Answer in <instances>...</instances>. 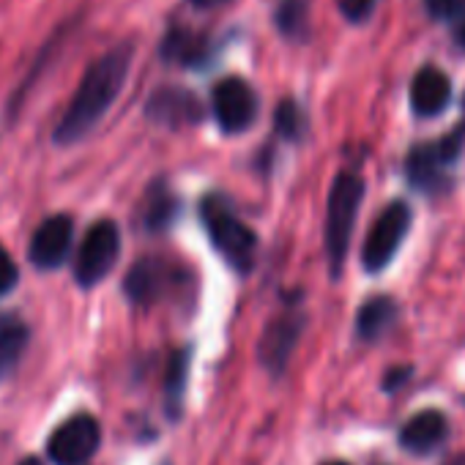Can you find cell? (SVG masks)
Segmentation results:
<instances>
[{"mask_svg": "<svg viewBox=\"0 0 465 465\" xmlns=\"http://www.w3.org/2000/svg\"><path fill=\"white\" fill-rule=\"evenodd\" d=\"M200 216L205 224V232L216 252L239 272H250L255 266L258 255V236L252 232L250 224H244L232 208L227 205L224 197L208 194L200 205Z\"/></svg>", "mask_w": 465, "mask_h": 465, "instance_id": "obj_2", "label": "cell"}, {"mask_svg": "<svg viewBox=\"0 0 465 465\" xmlns=\"http://www.w3.org/2000/svg\"><path fill=\"white\" fill-rule=\"evenodd\" d=\"M25 326L17 323V321H6L0 323V356L6 359H15L20 353V348L25 345Z\"/></svg>", "mask_w": 465, "mask_h": 465, "instance_id": "obj_19", "label": "cell"}, {"mask_svg": "<svg viewBox=\"0 0 465 465\" xmlns=\"http://www.w3.org/2000/svg\"><path fill=\"white\" fill-rule=\"evenodd\" d=\"M151 121H159L164 126H186L203 118V107L200 102L183 91V88H162L151 96L148 107H145Z\"/></svg>", "mask_w": 465, "mask_h": 465, "instance_id": "obj_10", "label": "cell"}, {"mask_svg": "<svg viewBox=\"0 0 465 465\" xmlns=\"http://www.w3.org/2000/svg\"><path fill=\"white\" fill-rule=\"evenodd\" d=\"M465 148V124H460L451 134H446L438 143L416 145L405 162V173L416 189L438 192L446 183L449 167L462 156Z\"/></svg>", "mask_w": 465, "mask_h": 465, "instance_id": "obj_4", "label": "cell"}, {"mask_svg": "<svg viewBox=\"0 0 465 465\" xmlns=\"http://www.w3.org/2000/svg\"><path fill=\"white\" fill-rule=\"evenodd\" d=\"M20 280V269L15 263V258L0 247V296H6Z\"/></svg>", "mask_w": 465, "mask_h": 465, "instance_id": "obj_23", "label": "cell"}, {"mask_svg": "<svg viewBox=\"0 0 465 465\" xmlns=\"http://www.w3.org/2000/svg\"><path fill=\"white\" fill-rule=\"evenodd\" d=\"M186 364H189V353L186 351H178L170 361V370H167V394H170V402L181 400V391H183V381H186Z\"/></svg>", "mask_w": 465, "mask_h": 465, "instance_id": "obj_20", "label": "cell"}, {"mask_svg": "<svg viewBox=\"0 0 465 465\" xmlns=\"http://www.w3.org/2000/svg\"><path fill=\"white\" fill-rule=\"evenodd\" d=\"M302 326H304V318L288 312L266 329L263 342H261V359L269 370L280 372L285 367V361H288V356H291V351L302 334Z\"/></svg>", "mask_w": 465, "mask_h": 465, "instance_id": "obj_12", "label": "cell"}, {"mask_svg": "<svg viewBox=\"0 0 465 465\" xmlns=\"http://www.w3.org/2000/svg\"><path fill=\"white\" fill-rule=\"evenodd\" d=\"M446 438V419L438 411H421L400 432V443L413 454H427Z\"/></svg>", "mask_w": 465, "mask_h": 465, "instance_id": "obj_13", "label": "cell"}, {"mask_svg": "<svg viewBox=\"0 0 465 465\" xmlns=\"http://www.w3.org/2000/svg\"><path fill=\"white\" fill-rule=\"evenodd\" d=\"M192 4H194L197 9H213V6H222V4H227V0H192Z\"/></svg>", "mask_w": 465, "mask_h": 465, "instance_id": "obj_25", "label": "cell"}, {"mask_svg": "<svg viewBox=\"0 0 465 465\" xmlns=\"http://www.w3.org/2000/svg\"><path fill=\"white\" fill-rule=\"evenodd\" d=\"M329 465H348V462H329Z\"/></svg>", "mask_w": 465, "mask_h": 465, "instance_id": "obj_28", "label": "cell"}, {"mask_svg": "<svg viewBox=\"0 0 465 465\" xmlns=\"http://www.w3.org/2000/svg\"><path fill=\"white\" fill-rule=\"evenodd\" d=\"M167 285V272L159 261L153 258H145L140 263H134V269L126 274V282H124V291L126 296L134 302V304H151L159 299V293L164 291Z\"/></svg>", "mask_w": 465, "mask_h": 465, "instance_id": "obj_14", "label": "cell"}, {"mask_svg": "<svg viewBox=\"0 0 465 465\" xmlns=\"http://www.w3.org/2000/svg\"><path fill=\"white\" fill-rule=\"evenodd\" d=\"M129 66H132L129 45H121L115 50L104 53L102 58H96L88 66L72 104L66 107L61 124L55 126V134H53L55 145H74L94 132V126L107 115V110L124 91Z\"/></svg>", "mask_w": 465, "mask_h": 465, "instance_id": "obj_1", "label": "cell"}, {"mask_svg": "<svg viewBox=\"0 0 465 465\" xmlns=\"http://www.w3.org/2000/svg\"><path fill=\"white\" fill-rule=\"evenodd\" d=\"M451 99V80L435 69V66H427L421 69L413 83H411V110L421 118H432L438 115Z\"/></svg>", "mask_w": 465, "mask_h": 465, "instance_id": "obj_11", "label": "cell"}, {"mask_svg": "<svg viewBox=\"0 0 465 465\" xmlns=\"http://www.w3.org/2000/svg\"><path fill=\"white\" fill-rule=\"evenodd\" d=\"M213 115L227 134L244 132L258 118V96L242 77H227L213 88Z\"/></svg>", "mask_w": 465, "mask_h": 465, "instance_id": "obj_8", "label": "cell"}, {"mask_svg": "<svg viewBox=\"0 0 465 465\" xmlns=\"http://www.w3.org/2000/svg\"><path fill=\"white\" fill-rule=\"evenodd\" d=\"M454 42L465 50V20H460V25H457V31H454Z\"/></svg>", "mask_w": 465, "mask_h": 465, "instance_id": "obj_26", "label": "cell"}, {"mask_svg": "<svg viewBox=\"0 0 465 465\" xmlns=\"http://www.w3.org/2000/svg\"><path fill=\"white\" fill-rule=\"evenodd\" d=\"M361 200H364V181L356 173H340L334 178V186L329 192V205H326V255H329L334 277L340 274L345 263Z\"/></svg>", "mask_w": 465, "mask_h": 465, "instance_id": "obj_3", "label": "cell"}, {"mask_svg": "<svg viewBox=\"0 0 465 465\" xmlns=\"http://www.w3.org/2000/svg\"><path fill=\"white\" fill-rule=\"evenodd\" d=\"M277 129L285 140H302V134L307 129V118L293 99H285L277 107Z\"/></svg>", "mask_w": 465, "mask_h": 465, "instance_id": "obj_17", "label": "cell"}, {"mask_svg": "<svg viewBox=\"0 0 465 465\" xmlns=\"http://www.w3.org/2000/svg\"><path fill=\"white\" fill-rule=\"evenodd\" d=\"M427 12L435 20H460L465 15V0H424Z\"/></svg>", "mask_w": 465, "mask_h": 465, "instance_id": "obj_21", "label": "cell"}, {"mask_svg": "<svg viewBox=\"0 0 465 465\" xmlns=\"http://www.w3.org/2000/svg\"><path fill=\"white\" fill-rule=\"evenodd\" d=\"M411 227V208L405 203H391L381 211V216L375 219V224L367 232V242L361 250V263L367 272H383L389 266V261L397 255L402 239L408 236Z\"/></svg>", "mask_w": 465, "mask_h": 465, "instance_id": "obj_6", "label": "cell"}, {"mask_svg": "<svg viewBox=\"0 0 465 465\" xmlns=\"http://www.w3.org/2000/svg\"><path fill=\"white\" fill-rule=\"evenodd\" d=\"M99 440V421L88 413H77L50 435L47 451L55 465H85L96 454Z\"/></svg>", "mask_w": 465, "mask_h": 465, "instance_id": "obj_7", "label": "cell"}, {"mask_svg": "<svg viewBox=\"0 0 465 465\" xmlns=\"http://www.w3.org/2000/svg\"><path fill=\"white\" fill-rule=\"evenodd\" d=\"M72 236H74L72 216L55 213V216L45 219L31 239V250H28L31 263L36 269H45V272L58 269L72 250Z\"/></svg>", "mask_w": 465, "mask_h": 465, "instance_id": "obj_9", "label": "cell"}, {"mask_svg": "<svg viewBox=\"0 0 465 465\" xmlns=\"http://www.w3.org/2000/svg\"><path fill=\"white\" fill-rule=\"evenodd\" d=\"M205 53H208L205 39L197 36V34H189L183 28H173L167 34L164 45H162V55L167 61H178V64H189V66L203 64L205 61Z\"/></svg>", "mask_w": 465, "mask_h": 465, "instance_id": "obj_16", "label": "cell"}, {"mask_svg": "<svg viewBox=\"0 0 465 465\" xmlns=\"http://www.w3.org/2000/svg\"><path fill=\"white\" fill-rule=\"evenodd\" d=\"M408 375H411V367H402V370H391V372L386 375V381H383V383H386V389H397V386H400V383H402V381H405Z\"/></svg>", "mask_w": 465, "mask_h": 465, "instance_id": "obj_24", "label": "cell"}, {"mask_svg": "<svg viewBox=\"0 0 465 465\" xmlns=\"http://www.w3.org/2000/svg\"><path fill=\"white\" fill-rule=\"evenodd\" d=\"M20 465H45V462H42V460H36V457H25Z\"/></svg>", "mask_w": 465, "mask_h": 465, "instance_id": "obj_27", "label": "cell"}, {"mask_svg": "<svg viewBox=\"0 0 465 465\" xmlns=\"http://www.w3.org/2000/svg\"><path fill=\"white\" fill-rule=\"evenodd\" d=\"M118 255H121V232H118L115 222H110V219L96 222L85 232V239L80 244V255L74 263V280L83 288L99 285L118 263Z\"/></svg>", "mask_w": 465, "mask_h": 465, "instance_id": "obj_5", "label": "cell"}, {"mask_svg": "<svg viewBox=\"0 0 465 465\" xmlns=\"http://www.w3.org/2000/svg\"><path fill=\"white\" fill-rule=\"evenodd\" d=\"M378 6V0H340V12L348 23H364Z\"/></svg>", "mask_w": 465, "mask_h": 465, "instance_id": "obj_22", "label": "cell"}, {"mask_svg": "<svg viewBox=\"0 0 465 465\" xmlns=\"http://www.w3.org/2000/svg\"><path fill=\"white\" fill-rule=\"evenodd\" d=\"M173 211H175V203H173V197H170L164 189H159V192H156V197H151V200H148L145 224H148L151 230H156V227H164V224L173 219Z\"/></svg>", "mask_w": 465, "mask_h": 465, "instance_id": "obj_18", "label": "cell"}, {"mask_svg": "<svg viewBox=\"0 0 465 465\" xmlns=\"http://www.w3.org/2000/svg\"><path fill=\"white\" fill-rule=\"evenodd\" d=\"M397 318V304L389 296H378L370 299L361 310H359V321H356V331L361 340H378L383 337L391 323Z\"/></svg>", "mask_w": 465, "mask_h": 465, "instance_id": "obj_15", "label": "cell"}]
</instances>
